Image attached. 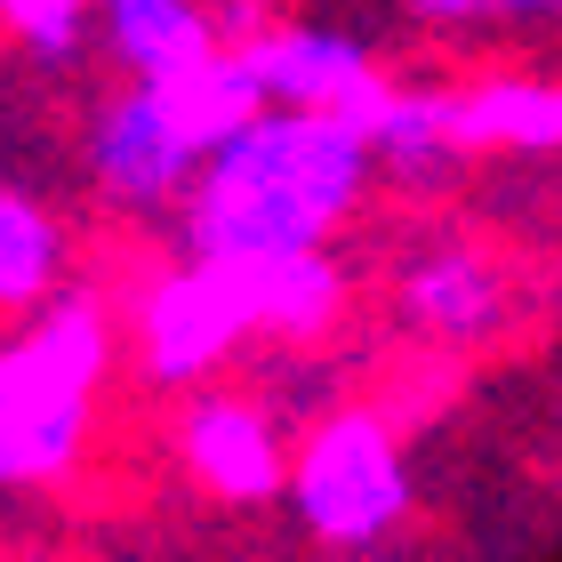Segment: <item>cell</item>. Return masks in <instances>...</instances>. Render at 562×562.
I'll return each instance as SVG.
<instances>
[{"instance_id":"1","label":"cell","mask_w":562,"mask_h":562,"mask_svg":"<svg viewBox=\"0 0 562 562\" xmlns=\"http://www.w3.org/2000/svg\"><path fill=\"white\" fill-rule=\"evenodd\" d=\"M370 145L338 113L266 105L225 137L186 186V258L201 266H266L297 249H329V234L370 193Z\"/></svg>"},{"instance_id":"2","label":"cell","mask_w":562,"mask_h":562,"mask_svg":"<svg viewBox=\"0 0 562 562\" xmlns=\"http://www.w3.org/2000/svg\"><path fill=\"white\" fill-rule=\"evenodd\" d=\"M105 370L113 305L97 290H57L0 338V491H33L81 467Z\"/></svg>"},{"instance_id":"3","label":"cell","mask_w":562,"mask_h":562,"mask_svg":"<svg viewBox=\"0 0 562 562\" xmlns=\"http://www.w3.org/2000/svg\"><path fill=\"white\" fill-rule=\"evenodd\" d=\"M281 498L305 522V539L322 547H378L394 539L402 515H411V458H402V434L386 411H329L305 426V442L290 450V474H281Z\"/></svg>"},{"instance_id":"4","label":"cell","mask_w":562,"mask_h":562,"mask_svg":"<svg viewBox=\"0 0 562 562\" xmlns=\"http://www.w3.org/2000/svg\"><path fill=\"white\" fill-rule=\"evenodd\" d=\"M210 161L169 81H121L89 121V186L113 210H169L186 201L193 169Z\"/></svg>"},{"instance_id":"5","label":"cell","mask_w":562,"mask_h":562,"mask_svg":"<svg viewBox=\"0 0 562 562\" xmlns=\"http://www.w3.org/2000/svg\"><path fill=\"white\" fill-rule=\"evenodd\" d=\"M130 338H137V362L153 386H210V378L249 346V305L234 290L225 266H169L153 273L137 305H130Z\"/></svg>"},{"instance_id":"6","label":"cell","mask_w":562,"mask_h":562,"mask_svg":"<svg viewBox=\"0 0 562 562\" xmlns=\"http://www.w3.org/2000/svg\"><path fill=\"white\" fill-rule=\"evenodd\" d=\"M241 48V65L258 72V97L266 105H290V113H338L346 130H362V113L378 105L386 72L353 33L338 24H258Z\"/></svg>"},{"instance_id":"7","label":"cell","mask_w":562,"mask_h":562,"mask_svg":"<svg viewBox=\"0 0 562 562\" xmlns=\"http://www.w3.org/2000/svg\"><path fill=\"white\" fill-rule=\"evenodd\" d=\"M177 467L225 506H266L281 498L290 442L249 394H193L186 418H177Z\"/></svg>"},{"instance_id":"8","label":"cell","mask_w":562,"mask_h":562,"mask_svg":"<svg viewBox=\"0 0 562 562\" xmlns=\"http://www.w3.org/2000/svg\"><path fill=\"white\" fill-rule=\"evenodd\" d=\"M434 97V130L442 145L467 153H562V81L539 72H491V81H458V89H426Z\"/></svg>"},{"instance_id":"9","label":"cell","mask_w":562,"mask_h":562,"mask_svg":"<svg viewBox=\"0 0 562 562\" xmlns=\"http://www.w3.org/2000/svg\"><path fill=\"white\" fill-rule=\"evenodd\" d=\"M394 305H402V322H411L418 338H434V346H482V338L506 329V281L467 241L418 249V258L402 266V281H394Z\"/></svg>"},{"instance_id":"10","label":"cell","mask_w":562,"mask_h":562,"mask_svg":"<svg viewBox=\"0 0 562 562\" xmlns=\"http://www.w3.org/2000/svg\"><path fill=\"white\" fill-rule=\"evenodd\" d=\"M249 305V338L273 346H314L338 329L346 314V273L329 249H297V258H266V266H225Z\"/></svg>"},{"instance_id":"11","label":"cell","mask_w":562,"mask_h":562,"mask_svg":"<svg viewBox=\"0 0 562 562\" xmlns=\"http://www.w3.org/2000/svg\"><path fill=\"white\" fill-rule=\"evenodd\" d=\"M97 9V33L121 65H130V81H169V72H186L201 57H217V16L201 9V0H89Z\"/></svg>"},{"instance_id":"12","label":"cell","mask_w":562,"mask_h":562,"mask_svg":"<svg viewBox=\"0 0 562 562\" xmlns=\"http://www.w3.org/2000/svg\"><path fill=\"white\" fill-rule=\"evenodd\" d=\"M65 290V225L24 186H0V314L24 322Z\"/></svg>"},{"instance_id":"13","label":"cell","mask_w":562,"mask_h":562,"mask_svg":"<svg viewBox=\"0 0 562 562\" xmlns=\"http://www.w3.org/2000/svg\"><path fill=\"white\" fill-rule=\"evenodd\" d=\"M89 24H97L89 0H0V33L41 65H72L81 41H89Z\"/></svg>"},{"instance_id":"14","label":"cell","mask_w":562,"mask_h":562,"mask_svg":"<svg viewBox=\"0 0 562 562\" xmlns=\"http://www.w3.org/2000/svg\"><path fill=\"white\" fill-rule=\"evenodd\" d=\"M418 24H442V33H482V24H522V0H402Z\"/></svg>"}]
</instances>
